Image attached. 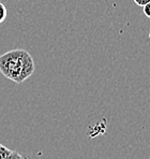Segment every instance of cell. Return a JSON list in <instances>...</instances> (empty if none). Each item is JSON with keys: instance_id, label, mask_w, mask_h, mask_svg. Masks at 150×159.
<instances>
[{"instance_id": "cell-2", "label": "cell", "mask_w": 150, "mask_h": 159, "mask_svg": "<svg viewBox=\"0 0 150 159\" xmlns=\"http://www.w3.org/2000/svg\"><path fill=\"white\" fill-rule=\"evenodd\" d=\"M7 15H8V10H7L6 6L2 2H0V24H2L6 20Z\"/></svg>"}, {"instance_id": "cell-3", "label": "cell", "mask_w": 150, "mask_h": 159, "mask_svg": "<svg viewBox=\"0 0 150 159\" xmlns=\"http://www.w3.org/2000/svg\"><path fill=\"white\" fill-rule=\"evenodd\" d=\"M11 153V151L9 148H7L4 145L0 144V159H6L7 156Z\"/></svg>"}, {"instance_id": "cell-8", "label": "cell", "mask_w": 150, "mask_h": 159, "mask_svg": "<svg viewBox=\"0 0 150 159\" xmlns=\"http://www.w3.org/2000/svg\"><path fill=\"white\" fill-rule=\"evenodd\" d=\"M148 159H150V156H149V157H148Z\"/></svg>"}, {"instance_id": "cell-7", "label": "cell", "mask_w": 150, "mask_h": 159, "mask_svg": "<svg viewBox=\"0 0 150 159\" xmlns=\"http://www.w3.org/2000/svg\"><path fill=\"white\" fill-rule=\"evenodd\" d=\"M149 38H150V32H149Z\"/></svg>"}, {"instance_id": "cell-5", "label": "cell", "mask_w": 150, "mask_h": 159, "mask_svg": "<svg viewBox=\"0 0 150 159\" xmlns=\"http://www.w3.org/2000/svg\"><path fill=\"white\" fill-rule=\"evenodd\" d=\"M143 8H144V10H143V11H144V14L148 18H150V2H148L147 4H145Z\"/></svg>"}, {"instance_id": "cell-1", "label": "cell", "mask_w": 150, "mask_h": 159, "mask_svg": "<svg viewBox=\"0 0 150 159\" xmlns=\"http://www.w3.org/2000/svg\"><path fill=\"white\" fill-rule=\"evenodd\" d=\"M36 66L32 56L26 50L16 48L0 56V72L7 79L17 84L33 74Z\"/></svg>"}, {"instance_id": "cell-4", "label": "cell", "mask_w": 150, "mask_h": 159, "mask_svg": "<svg viewBox=\"0 0 150 159\" xmlns=\"http://www.w3.org/2000/svg\"><path fill=\"white\" fill-rule=\"evenodd\" d=\"M6 159H27V158L24 157L23 155H20V154H18L17 152L11 151V153L9 154L8 156H7Z\"/></svg>"}, {"instance_id": "cell-6", "label": "cell", "mask_w": 150, "mask_h": 159, "mask_svg": "<svg viewBox=\"0 0 150 159\" xmlns=\"http://www.w3.org/2000/svg\"><path fill=\"white\" fill-rule=\"evenodd\" d=\"M133 1L135 2V3L137 4V6L139 7H144L145 4H147L148 2H150V0H133Z\"/></svg>"}]
</instances>
